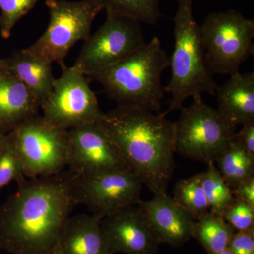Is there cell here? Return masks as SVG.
I'll use <instances>...</instances> for the list:
<instances>
[{"instance_id":"cell-1","label":"cell","mask_w":254,"mask_h":254,"mask_svg":"<svg viewBox=\"0 0 254 254\" xmlns=\"http://www.w3.org/2000/svg\"><path fill=\"white\" fill-rule=\"evenodd\" d=\"M78 175L71 170L25 180L0 205V251L46 254L59 243L78 205Z\"/></svg>"},{"instance_id":"cell-2","label":"cell","mask_w":254,"mask_h":254,"mask_svg":"<svg viewBox=\"0 0 254 254\" xmlns=\"http://www.w3.org/2000/svg\"><path fill=\"white\" fill-rule=\"evenodd\" d=\"M100 123L127 167L153 194L167 193L175 170V126L163 113L118 106Z\"/></svg>"},{"instance_id":"cell-3","label":"cell","mask_w":254,"mask_h":254,"mask_svg":"<svg viewBox=\"0 0 254 254\" xmlns=\"http://www.w3.org/2000/svg\"><path fill=\"white\" fill-rule=\"evenodd\" d=\"M170 58L158 37L125 59L92 76L118 106H129L160 113L165 87L163 71Z\"/></svg>"},{"instance_id":"cell-4","label":"cell","mask_w":254,"mask_h":254,"mask_svg":"<svg viewBox=\"0 0 254 254\" xmlns=\"http://www.w3.org/2000/svg\"><path fill=\"white\" fill-rule=\"evenodd\" d=\"M177 9L174 16L175 46L170 66L171 78L165 91L171 96L167 116L174 110H180L189 98L215 95L218 85L214 80L206 58L200 26L193 14V0H177Z\"/></svg>"},{"instance_id":"cell-5","label":"cell","mask_w":254,"mask_h":254,"mask_svg":"<svg viewBox=\"0 0 254 254\" xmlns=\"http://www.w3.org/2000/svg\"><path fill=\"white\" fill-rule=\"evenodd\" d=\"M175 126V153L208 164L214 162L230 144L237 126L218 109L206 104L202 97L193 98L189 107H182Z\"/></svg>"},{"instance_id":"cell-6","label":"cell","mask_w":254,"mask_h":254,"mask_svg":"<svg viewBox=\"0 0 254 254\" xmlns=\"http://www.w3.org/2000/svg\"><path fill=\"white\" fill-rule=\"evenodd\" d=\"M212 73L231 76L254 54V20L235 9L210 13L200 25Z\"/></svg>"},{"instance_id":"cell-7","label":"cell","mask_w":254,"mask_h":254,"mask_svg":"<svg viewBox=\"0 0 254 254\" xmlns=\"http://www.w3.org/2000/svg\"><path fill=\"white\" fill-rule=\"evenodd\" d=\"M50 22L45 33L26 50L63 68L65 58L77 42L91 35L92 24L103 6L96 0H46Z\"/></svg>"},{"instance_id":"cell-8","label":"cell","mask_w":254,"mask_h":254,"mask_svg":"<svg viewBox=\"0 0 254 254\" xmlns=\"http://www.w3.org/2000/svg\"><path fill=\"white\" fill-rule=\"evenodd\" d=\"M25 177L39 178L58 175L68 165V130L37 115L12 131Z\"/></svg>"},{"instance_id":"cell-9","label":"cell","mask_w":254,"mask_h":254,"mask_svg":"<svg viewBox=\"0 0 254 254\" xmlns=\"http://www.w3.org/2000/svg\"><path fill=\"white\" fill-rule=\"evenodd\" d=\"M106 13L104 23L85 40L73 65L88 77L113 66L145 44L140 21L125 15Z\"/></svg>"},{"instance_id":"cell-10","label":"cell","mask_w":254,"mask_h":254,"mask_svg":"<svg viewBox=\"0 0 254 254\" xmlns=\"http://www.w3.org/2000/svg\"><path fill=\"white\" fill-rule=\"evenodd\" d=\"M55 78L49 95L40 105L43 118L64 130L99 121L104 113L86 76L74 66H65Z\"/></svg>"},{"instance_id":"cell-11","label":"cell","mask_w":254,"mask_h":254,"mask_svg":"<svg viewBox=\"0 0 254 254\" xmlns=\"http://www.w3.org/2000/svg\"><path fill=\"white\" fill-rule=\"evenodd\" d=\"M143 182L129 168L78 175L76 199L102 220L120 209L141 201Z\"/></svg>"},{"instance_id":"cell-12","label":"cell","mask_w":254,"mask_h":254,"mask_svg":"<svg viewBox=\"0 0 254 254\" xmlns=\"http://www.w3.org/2000/svg\"><path fill=\"white\" fill-rule=\"evenodd\" d=\"M68 170L78 175L128 168L99 121L68 130Z\"/></svg>"},{"instance_id":"cell-13","label":"cell","mask_w":254,"mask_h":254,"mask_svg":"<svg viewBox=\"0 0 254 254\" xmlns=\"http://www.w3.org/2000/svg\"><path fill=\"white\" fill-rule=\"evenodd\" d=\"M102 232L113 254H156L160 245L146 215L138 204L102 219Z\"/></svg>"},{"instance_id":"cell-14","label":"cell","mask_w":254,"mask_h":254,"mask_svg":"<svg viewBox=\"0 0 254 254\" xmlns=\"http://www.w3.org/2000/svg\"><path fill=\"white\" fill-rule=\"evenodd\" d=\"M144 212L160 244L180 247L193 237L195 220L167 193L138 203Z\"/></svg>"},{"instance_id":"cell-15","label":"cell","mask_w":254,"mask_h":254,"mask_svg":"<svg viewBox=\"0 0 254 254\" xmlns=\"http://www.w3.org/2000/svg\"><path fill=\"white\" fill-rule=\"evenodd\" d=\"M40 103L27 88L6 70L0 71V132L8 134L38 115Z\"/></svg>"},{"instance_id":"cell-16","label":"cell","mask_w":254,"mask_h":254,"mask_svg":"<svg viewBox=\"0 0 254 254\" xmlns=\"http://www.w3.org/2000/svg\"><path fill=\"white\" fill-rule=\"evenodd\" d=\"M218 110L233 125L254 121V72H238L217 86Z\"/></svg>"},{"instance_id":"cell-17","label":"cell","mask_w":254,"mask_h":254,"mask_svg":"<svg viewBox=\"0 0 254 254\" xmlns=\"http://www.w3.org/2000/svg\"><path fill=\"white\" fill-rule=\"evenodd\" d=\"M101 220L93 215L70 217L60 237L64 254H113L100 226Z\"/></svg>"},{"instance_id":"cell-18","label":"cell","mask_w":254,"mask_h":254,"mask_svg":"<svg viewBox=\"0 0 254 254\" xmlns=\"http://www.w3.org/2000/svg\"><path fill=\"white\" fill-rule=\"evenodd\" d=\"M5 70L21 82L36 97L40 105L51 91L55 78L53 64L26 49L14 52L4 58Z\"/></svg>"},{"instance_id":"cell-19","label":"cell","mask_w":254,"mask_h":254,"mask_svg":"<svg viewBox=\"0 0 254 254\" xmlns=\"http://www.w3.org/2000/svg\"><path fill=\"white\" fill-rule=\"evenodd\" d=\"M215 163L232 190L241 182L254 177V157L249 154L235 138L218 155Z\"/></svg>"},{"instance_id":"cell-20","label":"cell","mask_w":254,"mask_h":254,"mask_svg":"<svg viewBox=\"0 0 254 254\" xmlns=\"http://www.w3.org/2000/svg\"><path fill=\"white\" fill-rule=\"evenodd\" d=\"M235 230L221 215L209 212L195 220L193 237L207 254H216L228 247Z\"/></svg>"},{"instance_id":"cell-21","label":"cell","mask_w":254,"mask_h":254,"mask_svg":"<svg viewBox=\"0 0 254 254\" xmlns=\"http://www.w3.org/2000/svg\"><path fill=\"white\" fill-rule=\"evenodd\" d=\"M173 199L195 220L210 211L202 187L200 174L177 182L174 187Z\"/></svg>"},{"instance_id":"cell-22","label":"cell","mask_w":254,"mask_h":254,"mask_svg":"<svg viewBox=\"0 0 254 254\" xmlns=\"http://www.w3.org/2000/svg\"><path fill=\"white\" fill-rule=\"evenodd\" d=\"M202 187L210 212L221 215L235 197L214 162L207 164V169L200 173Z\"/></svg>"},{"instance_id":"cell-23","label":"cell","mask_w":254,"mask_h":254,"mask_svg":"<svg viewBox=\"0 0 254 254\" xmlns=\"http://www.w3.org/2000/svg\"><path fill=\"white\" fill-rule=\"evenodd\" d=\"M106 12L116 13L155 25L161 17L159 0H96Z\"/></svg>"},{"instance_id":"cell-24","label":"cell","mask_w":254,"mask_h":254,"mask_svg":"<svg viewBox=\"0 0 254 254\" xmlns=\"http://www.w3.org/2000/svg\"><path fill=\"white\" fill-rule=\"evenodd\" d=\"M23 164L17 153L14 133H8V141L0 150V190L10 182L16 181L18 185L26 180Z\"/></svg>"},{"instance_id":"cell-25","label":"cell","mask_w":254,"mask_h":254,"mask_svg":"<svg viewBox=\"0 0 254 254\" xmlns=\"http://www.w3.org/2000/svg\"><path fill=\"white\" fill-rule=\"evenodd\" d=\"M39 0H0V34L8 39L16 23L33 9Z\"/></svg>"},{"instance_id":"cell-26","label":"cell","mask_w":254,"mask_h":254,"mask_svg":"<svg viewBox=\"0 0 254 254\" xmlns=\"http://www.w3.org/2000/svg\"><path fill=\"white\" fill-rule=\"evenodd\" d=\"M222 217L235 231L254 227V208L243 200L235 198L222 214Z\"/></svg>"},{"instance_id":"cell-27","label":"cell","mask_w":254,"mask_h":254,"mask_svg":"<svg viewBox=\"0 0 254 254\" xmlns=\"http://www.w3.org/2000/svg\"><path fill=\"white\" fill-rule=\"evenodd\" d=\"M227 248L234 254H254V227L235 231Z\"/></svg>"},{"instance_id":"cell-28","label":"cell","mask_w":254,"mask_h":254,"mask_svg":"<svg viewBox=\"0 0 254 254\" xmlns=\"http://www.w3.org/2000/svg\"><path fill=\"white\" fill-rule=\"evenodd\" d=\"M240 131L237 132L235 139L249 153L254 157V121L242 125Z\"/></svg>"},{"instance_id":"cell-29","label":"cell","mask_w":254,"mask_h":254,"mask_svg":"<svg viewBox=\"0 0 254 254\" xmlns=\"http://www.w3.org/2000/svg\"><path fill=\"white\" fill-rule=\"evenodd\" d=\"M234 197L254 208V177L245 180L232 190Z\"/></svg>"},{"instance_id":"cell-30","label":"cell","mask_w":254,"mask_h":254,"mask_svg":"<svg viewBox=\"0 0 254 254\" xmlns=\"http://www.w3.org/2000/svg\"><path fill=\"white\" fill-rule=\"evenodd\" d=\"M8 141V134H4V133L0 132V150L4 146L6 142Z\"/></svg>"},{"instance_id":"cell-31","label":"cell","mask_w":254,"mask_h":254,"mask_svg":"<svg viewBox=\"0 0 254 254\" xmlns=\"http://www.w3.org/2000/svg\"><path fill=\"white\" fill-rule=\"evenodd\" d=\"M46 254H64L63 252H62L61 250H60L59 245L56 246L55 248H53V250L50 251L49 252Z\"/></svg>"},{"instance_id":"cell-32","label":"cell","mask_w":254,"mask_h":254,"mask_svg":"<svg viewBox=\"0 0 254 254\" xmlns=\"http://www.w3.org/2000/svg\"><path fill=\"white\" fill-rule=\"evenodd\" d=\"M5 70V62L4 59H1L0 58V71H3Z\"/></svg>"},{"instance_id":"cell-33","label":"cell","mask_w":254,"mask_h":254,"mask_svg":"<svg viewBox=\"0 0 254 254\" xmlns=\"http://www.w3.org/2000/svg\"><path fill=\"white\" fill-rule=\"evenodd\" d=\"M216 254H234L232 253L231 251L229 250L228 248L225 249V250H224L223 251H222V252H219V253Z\"/></svg>"}]
</instances>
